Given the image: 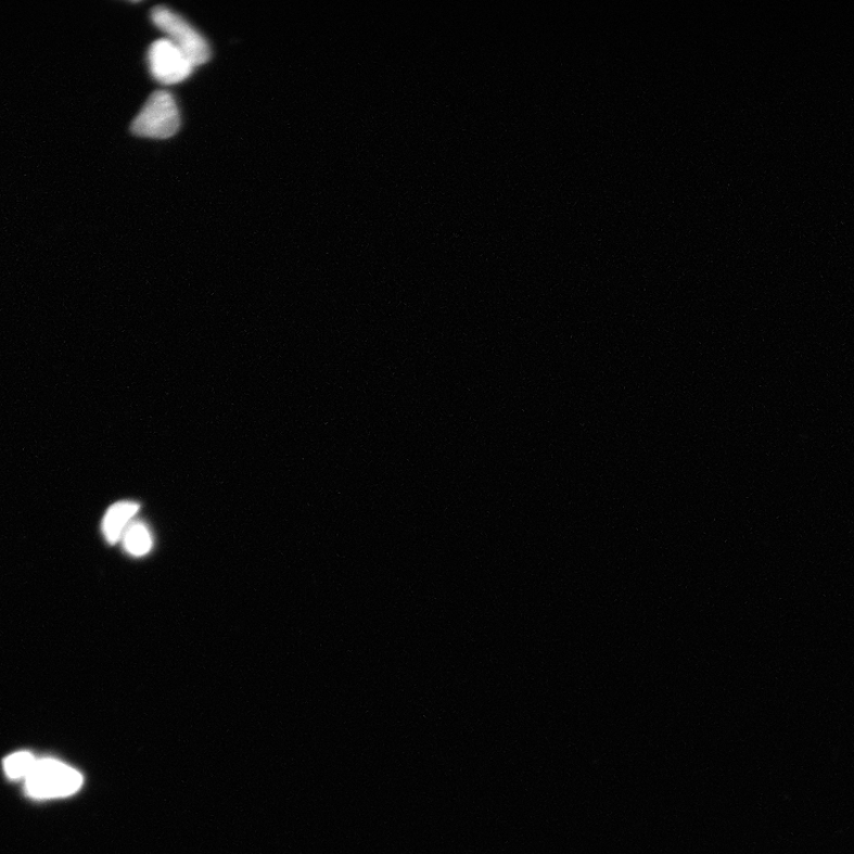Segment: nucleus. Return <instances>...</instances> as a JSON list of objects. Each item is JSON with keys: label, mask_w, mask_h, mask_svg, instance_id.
Here are the masks:
<instances>
[{"label": "nucleus", "mask_w": 854, "mask_h": 854, "mask_svg": "<svg viewBox=\"0 0 854 854\" xmlns=\"http://www.w3.org/2000/svg\"><path fill=\"white\" fill-rule=\"evenodd\" d=\"M181 127L180 110L173 94L152 93L132 123L133 135L143 138L168 139Z\"/></svg>", "instance_id": "1"}, {"label": "nucleus", "mask_w": 854, "mask_h": 854, "mask_svg": "<svg viewBox=\"0 0 854 854\" xmlns=\"http://www.w3.org/2000/svg\"><path fill=\"white\" fill-rule=\"evenodd\" d=\"M82 776L55 760H37L33 772L25 779L30 796L52 799L72 795L81 788Z\"/></svg>", "instance_id": "2"}, {"label": "nucleus", "mask_w": 854, "mask_h": 854, "mask_svg": "<svg viewBox=\"0 0 854 854\" xmlns=\"http://www.w3.org/2000/svg\"><path fill=\"white\" fill-rule=\"evenodd\" d=\"M151 20L160 30L168 35V40L180 48L195 67L205 65L211 60V47L206 38L176 12L169 8L156 7L151 11Z\"/></svg>", "instance_id": "3"}, {"label": "nucleus", "mask_w": 854, "mask_h": 854, "mask_svg": "<svg viewBox=\"0 0 854 854\" xmlns=\"http://www.w3.org/2000/svg\"><path fill=\"white\" fill-rule=\"evenodd\" d=\"M148 60L152 76L163 85L180 84L188 79L195 68L193 62L168 38L152 43Z\"/></svg>", "instance_id": "4"}, {"label": "nucleus", "mask_w": 854, "mask_h": 854, "mask_svg": "<svg viewBox=\"0 0 854 854\" xmlns=\"http://www.w3.org/2000/svg\"><path fill=\"white\" fill-rule=\"evenodd\" d=\"M139 504L124 501L113 505L103 521V532L110 544H117L139 511Z\"/></svg>", "instance_id": "5"}, {"label": "nucleus", "mask_w": 854, "mask_h": 854, "mask_svg": "<svg viewBox=\"0 0 854 854\" xmlns=\"http://www.w3.org/2000/svg\"><path fill=\"white\" fill-rule=\"evenodd\" d=\"M154 540L150 530L143 522H135L124 533V547L127 553L143 557L151 551Z\"/></svg>", "instance_id": "6"}, {"label": "nucleus", "mask_w": 854, "mask_h": 854, "mask_svg": "<svg viewBox=\"0 0 854 854\" xmlns=\"http://www.w3.org/2000/svg\"><path fill=\"white\" fill-rule=\"evenodd\" d=\"M37 760L29 752H17L4 762V769L10 779H27Z\"/></svg>", "instance_id": "7"}]
</instances>
